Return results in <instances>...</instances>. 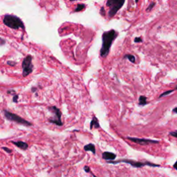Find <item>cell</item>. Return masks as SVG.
I'll use <instances>...</instances> for the list:
<instances>
[{
	"label": "cell",
	"mask_w": 177,
	"mask_h": 177,
	"mask_svg": "<svg viewBox=\"0 0 177 177\" xmlns=\"http://www.w3.org/2000/svg\"><path fill=\"white\" fill-rule=\"evenodd\" d=\"M12 143L22 150H26L28 147V144L25 142H23V141H12Z\"/></svg>",
	"instance_id": "obj_10"
},
{
	"label": "cell",
	"mask_w": 177,
	"mask_h": 177,
	"mask_svg": "<svg viewBox=\"0 0 177 177\" xmlns=\"http://www.w3.org/2000/svg\"><path fill=\"white\" fill-rule=\"evenodd\" d=\"M4 116L6 119L8 120L11 121H14V122H17V123H19L25 126H31L32 124L30 122H28L26 120L22 118L20 116H19L17 114H13V113L9 112L7 110H4Z\"/></svg>",
	"instance_id": "obj_5"
},
{
	"label": "cell",
	"mask_w": 177,
	"mask_h": 177,
	"mask_svg": "<svg viewBox=\"0 0 177 177\" xmlns=\"http://www.w3.org/2000/svg\"><path fill=\"white\" fill-rule=\"evenodd\" d=\"M36 90V88H32V92H35Z\"/></svg>",
	"instance_id": "obj_28"
},
{
	"label": "cell",
	"mask_w": 177,
	"mask_h": 177,
	"mask_svg": "<svg viewBox=\"0 0 177 177\" xmlns=\"http://www.w3.org/2000/svg\"><path fill=\"white\" fill-rule=\"evenodd\" d=\"M100 13L101 15L102 16H105L106 13H105V11H104V7H102L100 8Z\"/></svg>",
	"instance_id": "obj_19"
},
{
	"label": "cell",
	"mask_w": 177,
	"mask_h": 177,
	"mask_svg": "<svg viewBox=\"0 0 177 177\" xmlns=\"http://www.w3.org/2000/svg\"><path fill=\"white\" fill-rule=\"evenodd\" d=\"M124 58H127L131 62H132V63H135V60H136V58H135V57L134 56V55H129V54H127V55H125Z\"/></svg>",
	"instance_id": "obj_15"
},
{
	"label": "cell",
	"mask_w": 177,
	"mask_h": 177,
	"mask_svg": "<svg viewBox=\"0 0 177 177\" xmlns=\"http://www.w3.org/2000/svg\"><path fill=\"white\" fill-rule=\"evenodd\" d=\"M174 169H176L177 170V161L174 163Z\"/></svg>",
	"instance_id": "obj_26"
},
{
	"label": "cell",
	"mask_w": 177,
	"mask_h": 177,
	"mask_svg": "<svg viewBox=\"0 0 177 177\" xmlns=\"http://www.w3.org/2000/svg\"><path fill=\"white\" fill-rule=\"evenodd\" d=\"M127 139L131 141V142L137 143V144L141 145H147L149 144H154V143H158V141H153L150 139H138V138H132L127 137Z\"/></svg>",
	"instance_id": "obj_8"
},
{
	"label": "cell",
	"mask_w": 177,
	"mask_h": 177,
	"mask_svg": "<svg viewBox=\"0 0 177 177\" xmlns=\"http://www.w3.org/2000/svg\"><path fill=\"white\" fill-rule=\"evenodd\" d=\"M17 99H18V96L15 94V95L14 96V97H13V102H17Z\"/></svg>",
	"instance_id": "obj_24"
},
{
	"label": "cell",
	"mask_w": 177,
	"mask_h": 177,
	"mask_svg": "<svg viewBox=\"0 0 177 177\" xmlns=\"http://www.w3.org/2000/svg\"><path fill=\"white\" fill-rule=\"evenodd\" d=\"M174 92V90H170V91H167V92H164V93H163V94H161V96H159V98H161V97H163V96H168V95H169L170 94H171L172 92Z\"/></svg>",
	"instance_id": "obj_16"
},
{
	"label": "cell",
	"mask_w": 177,
	"mask_h": 177,
	"mask_svg": "<svg viewBox=\"0 0 177 177\" xmlns=\"http://www.w3.org/2000/svg\"><path fill=\"white\" fill-rule=\"evenodd\" d=\"M125 4V0H108L107 1V6L109 8V17L110 18L116 15L119 9L122 8Z\"/></svg>",
	"instance_id": "obj_4"
},
{
	"label": "cell",
	"mask_w": 177,
	"mask_h": 177,
	"mask_svg": "<svg viewBox=\"0 0 177 177\" xmlns=\"http://www.w3.org/2000/svg\"><path fill=\"white\" fill-rule=\"evenodd\" d=\"M174 90H177V87H176V89H174Z\"/></svg>",
	"instance_id": "obj_29"
},
{
	"label": "cell",
	"mask_w": 177,
	"mask_h": 177,
	"mask_svg": "<svg viewBox=\"0 0 177 177\" xmlns=\"http://www.w3.org/2000/svg\"><path fill=\"white\" fill-rule=\"evenodd\" d=\"M173 112H174V113H176V114H177V107L174 108V109H173Z\"/></svg>",
	"instance_id": "obj_27"
},
{
	"label": "cell",
	"mask_w": 177,
	"mask_h": 177,
	"mask_svg": "<svg viewBox=\"0 0 177 177\" xmlns=\"http://www.w3.org/2000/svg\"><path fill=\"white\" fill-rule=\"evenodd\" d=\"M170 135L172 136H174V137L177 138V131H172V132L170 133Z\"/></svg>",
	"instance_id": "obj_21"
},
{
	"label": "cell",
	"mask_w": 177,
	"mask_h": 177,
	"mask_svg": "<svg viewBox=\"0 0 177 177\" xmlns=\"http://www.w3.org/2000/svg\"><path fill=\"white\" fill-rule=\"evenodd\" d=\"M147 103V98L145 96H140L139 105L144 106V105H145Z\"/></svg>",
	"instance_id": "obj_13"
},
{
	"label": "cell",
	"mask_w": 177,
	"mask_h": 177,
	"mask_svg": "<svg viewBox=\"0 0 177 177\" xmlns=\"http://www.w3.org/2000/svg\"><path fill=\"white\" fill-rule=\"evenodd\" d=\"M84 149L86 151H92L94 154H96V147L92 143H89V144L85 145L84 147Z\"/></svg>",
	"instance_id": "obj_12"
},
{
	"label": "cell",
	"mask_w": 177,
	"mask_h": 177,
	"mask_svg": "<svg viewBox=\"0 0 177 177\" xmlns=\"http://www.w3.org/2000/svg\"><path fill=\"white\" fill-rule=\"evenodd\" d=\"M134 42L136 43H139V42H142L143 40L142 38H141V37H139V38H136L134 40Z\"/></svg>",
	"instance_id": "obj_20"
},
{
	"label": "cell",
	"mask_w": 177,
	"mask_h": 177,
	"mask_svg": "<svg viewBox=\"0 0 177 177\" xmlns=\"http://www.w3.org/2000/svg\"><path fill=\"white\" fill-rule=\"evenodd\" d=\"M7 64L8 65L11 66V67H14L15 65H16V62H13V61H8Z\"/></svg>",
	"instance_id": "obj_22"
},
{
	"label": "cell",
	"mask_w": 177,
	"mask_h": 177,
	"mask_svg": "<svg viewBox=\"0 0 177 177\" xmlns=\"http://www.w3.org/2000/svg\"><path fill=\"white\" fill-rule=\"evenodd\" d=\"M84 170H85V171L86 172H90V168H89L88 166H85V168H84Z\"/></svg>",
	"instance_id": "obj_23"
},
{
	"label": "cell",
	"mask_w": 177,
	"mask_h": 177,
	"mask_svg": "<svg viewBox=\"0 0 177 177\" xmlns=\"http://www.w3.org/2000/svg\"><path fill=\"white\" fill-rule=\"evenodd\" d=\"M5 43H6V41H5L4 39L0 38V45H4Z\"/></svg>",
	"instance_id": "obj_25"
},
{
	"label": "cell",
	"mask_w": 177,
	"mask_h": 177,
	"mask_svg": "<svg viewBox=\"0 0 177 177\" xmlns=\"http://www.w3.org/2000/svg\"><path fill=\"white\" fill-rule=\"evenodd\" d=\"M3 22L6 26L13 29L24 28V25L18 17L13 15H6L3 19Z\"/></svg>",
	"instance_id": "obj_2"
},
{
	"label": "cell",
	"mask_w": 177,
	"mask_h": 177,
	"mask_svg": "<svg viewBox=\"0 0 177 177\" xmlns=\"http://www.w3.org/2000/svg\"><path fill=\"white\" fill-rule=\"evenodd\" d=\"M102 158L104 160H107L108 161H112L116 158V155L114 153L109 152V151H104L102 154Z\"/></svg>",
	"instance_id": "obj_9"
},
{
	"label": "cell",
	"mask_w": 177,
	"mask_h": 177,
	"mask_svg": "<svg viewBox=\"0 0 177 177\" xmlns=\"http://www.w3.org/2000/svg\"><path fill=\"white\" fill-rule=\"evenodd\" d=\"M94 128H100V124H99L98 120L96 116H94L93 117V119L90 123V129H92Z\"/></svg>",
	"instance_id": "obj_11"
},
{
	"label": "cell",
	"mask_w": 177,
	"mask_h": 177,
	"mask_svg": "<svg viewBox=\"0 0 177 177\" xmlns=\"http://www.w3.org/2000/svg\"><path fill=\"white\" fill-rule=\"evenodd\" d=\"M127 163V164L131 165V166L134 167V168H142L144 166H150V167H160L159 165L154 164V163H150V162H139V161H136L134 160H129V159H122V160H119L117 161H107V163H111V164H117V163Z\"/></svg>",
	"instance_id": "obj_3"
},
{
	"label": "cell",
	"mask_w": 177,
	"mask_h": 177,
	"mask_svg": "<svg viewBox=\"0 0 177 177\" xmlns=\"http://www.w3.org/2000/svg\"><path fill=\"white\" fill-rule=\"evenodd\" d=\"M32 56L31 55H27V56L24 59L22 62V68H23V76L26 77L29 74H31L33 72V65L32 64Z\"/></svg>",
	"instance_id": "obj_7"
},
{
	"label": "cell",
	"mask_w": 177,
	"mask_h": 177,
	"mask_svg": "<svg viewBox=\"0 0 177 177\" xmlns=\"http://www.w3.org/2000/svg\"><path fill=\"white\" fill-rule=\"evenodd\" d=\"M117 36L118 33L114 29L104 32L102 36V44L100 51V55L102 58H106L107 56L112 45V42L117 38Z\"/></svg>",
	"instance_id": "obj_1"
},
{
	"label": "cell",
	"mask_w": 177,
	"mask_h": 177,
	"mask_svg": "<svg viewBox=\"0 0 177 177\" xmlns=\"http://www.w3.org/2000/svg\"><path fill=\"white\" fill-rule=\"evenodd\" d=\"M48 109H49V110L50 111V112L54 114V117L48 119L49 122H50V123L55 124L58 126H62V125H63V123H62V120H61L62 113L61 112H60V109H59L58 107H55V106L50 107Z\"/></svg>",
	"instance_id": "obj_6"
},
{
	"label": "cell",
	"mask_w": 177,
	"mask_h": 177,
	"mask_svg": "<svg viewBox=\"0 0 177 177\" xmlns=\"http://www.w3.org/2000/svg\"><path fill=\"white\" fill-rule=\"evenodd\" d=\"M2 149H4V150L6 151V152L8 153V154H11L12 153V150L11 149H9V148L6 147H2Z\"/></svg>",
	"instance_id": "obj_18"
},
{
	"label": "cell",
	"mask_w": 177,
	"mask_h": 177,
	"mask_svg": "<svg viewBox=\"0 0 177 177\" xmlns=\"http://www.w3.org/2000/svg\"><path fill=\"white\" fill-rule=\"evenodd\" d=\"M154 5H155V2H152V3H151V4H149V6H148L147 8V9H146V11H147V12H149V11H150L153 8H154Z\"/></svg>",
	"instance_id": "obj_17"
},
{
	"label": "cell",
	"mask_w": 177,
	"mask_h": 177,
	"mask_svg": "<svg viewBox=\"0 0 177 177\" xmlns=\"http://www.w3.org/2000/svg\"><path fill=\"white\" fill-rule=\"evenodd\" d=\"M86 7V6L85 4H77V7L75 9V11H74V12H75V13H77V12H80V11H82V10L85 9Z\"/></svg>",
	"instance_id": "obj_14"
}]
</instances>
